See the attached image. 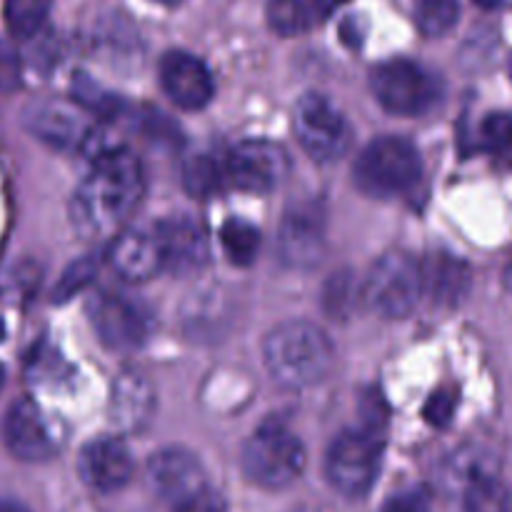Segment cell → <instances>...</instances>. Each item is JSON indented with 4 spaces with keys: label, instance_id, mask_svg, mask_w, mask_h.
<instances>
[{
    "label": "cell",
    "instance_id": "obj_29",
    "mask_svg": "<svg viewBox=\"0 0 512 512\" xmlns=\"http://www.w3.org/2000/svg\"><path fill=\"white\" fill-rule=\"evenodd\" d=\"M480 145L488 150H508L512 145V115L510 113H490L480 125Z\"/></svg>",
    "mask_w": 512,
    "mask_h": 512
},
{
    "label": "cell",
    "instance_id": "obj_1",
    "mask_svg": "<svg viewBox=\"0 0 512 512\" xmlns=\"http://www.w3.org/2000/svg\"><path fill=\"white\" fill-rule=\"evenodd\" d=\"M143 195V168L125 148L93 160V170L70 198V225L85 240L120 233Z\"/></svg>",
    "mask_w": 512,
    "mask_h": 512
},
{
    "label": "cell",
    "instance_id": "obj_35",
    "mask_svg": "<svg viewBox=\"0 0 512 512\" xmlns=\"http://www.w3.org/2000/svg\"><path fill=\"white\" fill-rule=\"evenodd\" d=\"M0 512H30V510L25 508L23 503H18V500L0 498Z\"/></svg>",
    "mask_w": 512,
    "mask_h": 512
},
{
    "label": "cell",
    "instance_id": "obj_26",
    "mask_svg": "<svg viewBox=\"0 0 512 512\" xmlns=\"http://www.w3.org/2000/svg\"><path fill=\"white\" fill-rule=\"evenodd\" d=\"M313 23H318L310 8V0H270L268 3V25L273 33L283 38L305 33Z\"/></svg>",
    "mask_w": 512,
    "mask_h": 512
},
{
    "label": "cell",
    "instance_id": "obj_13",
    "mask_svg": "<svg viewBox=\"0 0 512 512\" xmlns=\"http://www.w3.org/2000/svg\"><path fill=\"white\" fill-rule=\"evenodd\" d=\"M148 483L155 490V495H160V498L173 505L183 503L190 495L208 488L198 455L178 448V445L158 450L148 460Z\"/></svg>",
    "mask_w": 512,
    "mask_h": 512
},
{
    "label": "cell",
    "instance_id": "obj_23",
    "mask_svg": "<svg viewBox=\"0 0 512 512\" xmlns=\"http://www.w3.org/2000/svg\"><path fill=\"white\" fill-rule=\"evenodd\" d=\"M220 245H223V253L228 255L230 263L245 268L258 258L260 230L248 220L233 218L220 228Z\"/></svg>",
    "mask_w": 512,
    "mask_h": 512
},
{
    "label": "cell",
    "instance_id": "obj_27",
    "mask_svg": "<svg viewBox=\"0 0 512 512\" xmlns=\"http://www.w3.org/2000/svg\"><path fill=\"white\" fill-rule=\"evenodd\" d=\"M460 18V0H415V23L428 38L448 33Z\"/></svg>",
    "mask_w": 512,
    "mask_h": 512
},
{
    "label": "cell",
    "instance_id": "obj_9",
    "mask_svg": "<svg viewBox=\"0 0 512 512\" xmlns=\"http://www.w3.org/2000/svg\"><path fill=\"white\" fill-rule=\"evenodd\" d=\"M90 323L100 343L113 353H130L145 345L150 335L148 310L138 300L120 293H100L88 305Z\"/></svg>",
    "mask_w": 512,
    "mask_h": 512
},
{
    "label": "cell",
    "instance_id": "obj_39",
    "mask_svg": "<svg viewBox=\"0 0 512 512\" xmlns=\"http://www.w3.org/2000/svg\"><path fill=\"white\" fill-rule=\"evenodd\" d=\"M3 385H5V368L0 365V390H3Z\"/></svg>",
    "mask_w": 512,
    "mask_h": 512
},
{
    "label": "cell",
    "instance_id": "obj_20",
    "mask_svg": "<svg viewBox=\"0 0 512 512\" xmlns=\"http://www.w3.org/2000/svg\"><path fill=\"white\" fill-rule=\"evenodd\" d=\"M423 290L445 308H455L463 303L470 293V268L453 255H430L423 265Z\"/></svg>",
    "mask_w": 512,
    "mask_h": 512
},
{
    "label": "cell",
    "instance_id": "obj_10",
    "mask_svg": "<svg viewBox=\"0 0 512 512\" xmlns=\"http://www.w3.org/2000/svg\"><path fill=\"white\" fill-rule=\"evenodd\" d=\"M230 185L245 193H270L285 183L290 160L285 148L270 140H243L230 150L225 160Z\"/></svg>",
    "mask_w": 512,
    "mask_h": 512
},
{
    "label": "cell",
    "instance_id": "obj_25",
    "mask_svg": "<svg viewBox=\"0 0 512 512\" xmlns=\"http://www.w3.org/2000/svg\"><path fill=\"white\" fill-rule=\"evenodd\" d=\"M53 0H5V25L15 38L30 40L43 30Z\"/></svg>",
    "mask_w": 512,
    "mask_h": 512
},
{
    "label": "cell",
    "instance_id": "obj_30",
    "mask_svg": "<svg viewBox=\"0 0 512 512\" xmlns=\"http://www.w3.org/2000/svg\"><path fill=\"white\" fill-rule=\"evenodd\" d=\"M20 85H23V63L18 50L0 38V93H15Z\"/></svg>",
    "mask_w": 512,
    "mask_h": 512
},
{
    "label": "cell",
    "instance_id": "obj_22",
    "mask_svg": "<svg viewBox=\"0 0 512 512\" xmlns=\"http://www.w3.org/2000/svg\"><path fill=\"white\" fill-rule=\"evenodd\" d=\"M360 303H365L363 283L350 270L333 273V278L325 283L323 290L325 313L335 320H348L358 310Z\"/></svg>",
    "mask_w": 512,
    "mask_h": 512
},
{
    "label": "cell",
    "instance_id": "obj_33",
    "mask_svg": "<svg viewBox=\"0 0 512 512\" xmlns=\"http://www.w3.org/2000/svg\"><path fill=\"white\" fill-rule=\"evenodd\" d=\"M175 512H228V505H225L223 495L215 493L213 488H203L200 493L175 505Z\"/></svg>",
    "mask_w": 512,
    "mask_h": 512
},
{
    "label": "cell",
    "instance_id": "obj_34",
    "mask_svg": "<svg viewBox=\"0 0 512 512\" xmlns=\"http://www.w3.org/2000/svg\"><path fill=\"white\" fill-rule=\"evenodd\" d=\"M348 3V0H310V8H313V15H315V20H325V18H330V15L335 13V10L340 8V5H345Z\"/></svg>",
    "mask_w": 512,
    "mask_h": 512
},
{
    "label": "cell",
    "instance_id": "obj_37",
    "mask_svg": "<svg viewBox=\"0 0 512 512\" xmlns=\"http://www.w3.org/2000/svg\"><path fill=\"white\" fill-rule=\"evenodd\" d=\"M475 3H480L483 8H495V5L500 3V0H475Z\"/></svg>",
    "mask_w": 512,
    "mask_h": 512
},
{
    "label": "cell",
    "instance_id": "obj_5",
    "mask_svg": "<svg viewBox=\"0 0 512 512\" xmlns=\"http://www.w3.org/2000/svg\"><path fill=\"white\" fill-rule=\"evenodd\" d=\"M383 440L380 430L363 428L338 435L325 458V475L338 493L360 498L373 488L380 470Z\"/></svg>",
    "mask_w": 512,
    "mask_h": 512
},
{
    "label": "cell",
    "instance_id": "obj_38",
    "mask_svg": "<svg viewBox=\"0 0 512 512\" xmlns=\"http://www.w3.org/2000/svg\"><path fill=\"white\" fill-rule=\"evenodd\" d=\"M3 338H5V320L0 318V343H3Z\"/></svg>",
    "mask_w": 512,
    "mask_h": 512
},
{
    "label": "cell",
    "instance_id": "obj_19",
    "mask_svg": "<svg viewBox=\"0 0 512 512\" xmlns=\"http://www.w3.org/2000/svg\"><path fill=\"white\" fill-rule=\"evenodd\" d=\"M155 230L163 243L165 268L175 273H193L208 260V243H205L203 230L190 218H170Z\"/></svg>",
    "mask_w": 512,
    "mask_h": 512
},
{
    "label": "cell",
    "instance_id": "obj_18",
    "mask_svg": "<svg viewBox=\"0 0 512 512\" xmlns=\"http://www.w3.org/2000/svg\"><path fill=\"white\" fill-rule=\"evenodd\" d=\"M155 410V390L138 370H125L110 390V423L120 433H138L150 423Z\"/></svg>",
    "mask_w": 512,
    "mask_h": 512
},
{
    "label": "cell",
    "instance_id": "obj_6",
    "mask_svg": "<svg viewBox=\"0 0 512 512\" xmlns=\"http://www.w3.org/2000/svg\"><path fill=\"white\" fill-rule=\"evenodd\" d=\"M423 293V270L405 253L383 255L363 280L365 305L390 320L408 318Z\"/></svg>",
    "mask_w": 512,
    "mask_h": 512
},
{
    "label": "cell",
    "instance_id": "obj_14",
    "mask_svg": "<svg viewBox=\"0 0 512 512\" xmlns=\"http://www.w3.org/2000/svg\"><path fill=\"white\" fill-rule=\"evenodd\" d=\"M160 85L165 95L183 110H200L213 100L215 83L208 65L193 53L170 50L160 60Z\"/></svg>",
    "mask_w": 512,
    "mask_h": 512
},
{
    "label": "cell",
    "instance_id": "obj_11",
    "mask_svg": "<svg viewBox=\"0 0 512 512\" xmlns=\"http://www.w3.org/2000/svg\"><path fill=\"white\" fill-rule=\"evenodd\" d=\"M23 125L40 143L58 150L83 148L90 135V123L80 103H68L58 98L33 100L23 110Z\"/></svg>",
    "mask_w": 512,
    "mask_h": 512
},
{
    "label": "cell",
    "instance_id": "obj_8",
    "mask_svg": "<svg viewBox=\"0 0 512 512\" xmlns=\"http://www.w3.org/2000/svg\"><path fill=\"white\" fill-rule=\"evenodd\" d=\"M295 135L305 153L318 163H335L350 148V125L325 95L308 93L295 105Z\"/></svg>",
    "mask_w": 512,
    "mask_h": 512
},
{
    "label": "cell",
    "instance_id": "obj_21",
    "mask_svg": "<svg viewBox=\"0 0 512 512\" xmlns=\"http://www.w3.org/2000/svg\"><path fill=\"white\" fill-rule=\"evenodd\" d=\"M225 183H230L228 170L213 155H190L183 163V188L188 190L190 198H210L223 190Z\"/></svg>",
    "mask_w": 512,
    "mask_h": 512
},
{
    "label": "cell",
    "instance_id": "obj_24",
    "mask_svg": "<svg viewBox=\"0 0 512 512\" xmlns=\"http://www.w3.org/2000/svg\"><path fill=\"white\" fill-rule=\"evenodd\" d=\"M465 512H510V490L500 483L498 475H483L465 485L463 493Z\"/></svg>",
    "mask_w": 512,
    "mask_h": 512
},
{
    "label": "cell",
    "instance_id": "obj_15",
    "mask_svg": "<svg viewBox=\"0 0 512 512\" xmlns=\"http://www.w3.org/2000/svg\"><path fill=\"white\" fill-rule=\"evenodd\" d=\"M133 455L120 438H98L78 455V475L98 493H115L133 478Z\"/></svg>",
    "mask_w": 512,
    "mask_h": 512
},
{
    "label": "cell",
    "instance_id": "obj_7",
    "mask_svg": "<svg viewBox=\"0 0 512 512\" xmlns=\"http://www.w3.org/2000/svg\"><path fill=\"white\" fill-rule=\"evenodd\" d=\"M370 88L388 113L403 118L428 113L440 98L438 80L413 60H390L378 65L370 75Z\"/></svg>",
    "mask_w": 512,
    "mask_h": 512
},
{
    "label": "cell",
    "instance_id": "obj_12",
    "mask_svg": "<svg viewBox=\"0 0 512 512\" xmlns=\"http://www.w3.org/2000/svg\"><path fill=\"white\" fill-rule=\"evenodd\" d=\"M3 438L13 458L23 463H43L58 450V440L48 418L30 398H18L10 405L3 420Z\"/></svg>",
    "mask_w": 512,
    "mask_h": 512
},
{
    "label": "cell",
    "instance_id": "obj_28",
    "mask_svg": "<svg viewBox=\"0 0 512 512\" xmlns=\"http://www.w3.org/2000/svg\"><path fill=\"white\" fill-rule=\"evenodd\" d=\"M95 273H98V263L93 258H80L75 263H70L63 270V275H60L58 285H55L53 303H68L75 295L83 293L95 280Z\"/></svg>",
    "mask_w": 512,
    "mask_h": 512
},
{
    "label": "cell",
    "instance_id": "obj_16",
    "mask_svg": "<svg viewBox=\"0 0 512 512\" xmlns=\"http://www.w3.org/2000/svg\"><path fill=\"white\" fill-rule=\"evenodd\" d=\"M280 258L290 268H313L325 250L323 213L318 205H298L285 213L278 235Z\"/></svg>",
    "mask_w": 512,
    "mask_h": 512
},
{
    "label": "cell",
    "instance_id": "obj_17",
    "mask_svg": "<svg viewBox=\"0 0 512 512\" xmlns=\"http://www.w3.org/2000/svg\"><path fill=\"white\" fill-rule=\"evenodd\" d=\"M115 273L128 283H145L165 268L163 243L158 230H123L108 250Z\"/></svg>",
    "mask_w": 512,
    "mask_h": 512
},
{
    "label": "cell",
    "instance_id": "obj_40",
    "mask_svg": "<svg viewBox=\"0 0 512 512\" xmlns=\"http://www.w3.org/2000/svg\"><path fill=\"white\" fill-rule=\"evenodd\" d=\"M510 75H512V58H510Z\"/></svg>",
    "mask_w": 512,
    "mask_h": 512
},
{
    "label": "cell",
    "instance_id": "obj_36",
    "mask_svg": "<svg viewBox=\"0 0 512 512\" xmlns=\"http://www.w3.org/2000/svg\"><path fill=\"white\" fill-rule=\"evenodd\" d=\"M505 285H508V290L512 293V263L508 265V270H505Z\"/></svg>",
    "mask_w": 512,
    "mask_h": 512
},
{
    "label": "cell",
    "instance_id": "obj_32",
    "mask_svg": "<svg viewBox=\"0 0 512 512\" xmlns=\"http://www.w3.org/2000/svg\"><path fill=\"white\" fill-rule=\"evenodd\" d=\"M380 512H433V508H430V495L423 488H413L393 495Z\"/></svg>",
    "mask_w": 512,
    "mask_h": 512
},
{
    "label": "cell",
    "instance_id": "obj_31",
    "mask_svg": "<svg viewBox=\"0 0 512 512\" xmlns=\"http://www.w3.org/2000/svg\"><path fill=\"white\" fill-rule=\"evenodd\" d=\"M455 408H458L455 390L443 388V390H435V393L430 395L428 403H425V408H423V415H425V420L433 425V428H445V425L453 420Z\"/></svg>",
    "mask_w": 512,
    "mask_h": 512
},
{
    "label": "cell",
    "instance_id": "obj_3",
    "mask_svg": "<svg viewBox=\"0 0 512 512\" xmlns=\"http://www.w3.org/2000/svg\"><path fill=\"white\" fill-rule=\"evenodd\" d=\"M423 175L420 153L410 140L383 135L365 145L353 168V180L368 198L388 200L408 193Z\"/></svg>",
    "mask_w": 512,
    "mask_h": 512
},
{
    "label": "cell",
    "instance_id": "obj_4",
    "mask_svg": "<svg viewBox=\"0 0 512 512\" xmlns=\"http://www.w3.org/2000/svg\"><path fill=\"white\" fill-rule=\"evenodd\" d=\"M240 463L253 485L283 490L303 475L305 448L293 430L280 423H265L248 438Z\"/></svg>",
    "mask_w": 512,
    "mask_h": 512
},
{
    "label": "cell",
    "instance_id": "obj_2",
    "mask_svg": "<svg viewBox=\"0 0 512 512\" xmlns=\"http://www.w3.org/2000/svg\"><path fill=\"white\" fill-rule=\"evenodd\" d=\"M263 360L275 383L288 390H305L328 378L335 363V348L318 325L288 320L268 333Z\"/></svg>",
    "mask_w": 512,
    "mask_h": 512
}]
</instances>
